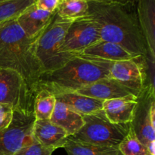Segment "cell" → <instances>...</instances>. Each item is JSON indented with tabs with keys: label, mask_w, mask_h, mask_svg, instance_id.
Returning a JSON list of instances; mask_svg holds the SVG:
<instances>
[{
	"label": "cell",
	"mask_w": 155,
	"mask_h": 155,
	"mask_svg": "<svg viewBox=\"0 0 155 155\" xmlns=\"http://www.w3.org/2000/svg\"><path fill=\"white\" fill-rule=\"evenodd\" d=\"M88 9L86 0H61L56 14L64 19L74 21L86 16Z\"/></svg>",
	"instance_id": "ffe728a7"
},
{
	"label": "cell",
	"mask_w": 155,
	"mask_h": 155,
	"mask_svg": "<svg viewBox=\"0 0 155 155\" xmlns=\"http://www.w3.org/2000/svg\"><path fill=\"white\" fill-rule=\"evenodd\" d=\"M0 24H1V23H0Z\"/></svg>",
	"instance_id": "f546056e"
},
{
	"label": "cell",
	"mask_w": 155,
	"mask_h": 155,
	"mask_svg": "<svg viewBox=\"0 0 155 155\" xmlns=\"http://www.w3.org/2000/svg\"><path fill=\"white\" fill-rule=\"evenodd\" d=\"M137 98H123L104 101L102 109L111 123H131L137 106Z\"/></svg>",
	"instance_id": "2e32d148"
},
{
	"label": "cell",
	"mask_w": 155,
	"mask_h": 155,
	"mask_svg": "<svg viewBox=\"0 0 155 155\" xmlns=\"http://www.w3.org/2000/svg\"><path fill=\"white\" fill-rule=\"evenodd\" d=\"M36 42L24 33L16 19L0 24V69L18 72L36 94L44 71L36 55Z\"/></svg>",
	"instance_id": "7a4b0ae2"
},
{
	"label": "cell",
	"mask_w": 155,
	"mask_h": 155,
	"mask_svg": "<svg viewBox=\"0 0 155 155\" xmlns=\"http://www.w3.org/2000/svg\"><path fill=\"white\" fill-rule=\"evenodd\" d=\"M34 112L14 110L13 118L5 130L0 131V155H15L23 147L34 141Z\"/></svg>",
	"instance_id": "52a82bcc"
},
{
	"label": "cell",
	"mask_w": 155,
	"mask_h": 155,
	"mask_svg": "<svg viewBox=\"0 0 155 155\" xmlns=\"http://www.w3.org/2000/svg\"><path fill=\"white\" fill-rule=\"evenodd\" d=\"M118 148L123 155H149L146 147L136 136L132 125L128 134L118 145Z\"/></svg>",
	"instance_id": "603a6c76"
},
{
	"label": "cell",
	"mask_w": 155,
	"mask_h": 155,
	"mask_svg": "<svg viewBox=\"0 0 155 155\" xmlns=\"http://www.w3.org/2000/svg\"><path fill=\"white\" fill-rule=\"evenodd\" d=\"M73 21L61 18L55 12L50 24L36 39L35 51L44 73L61 68L75 56L60 51L67 31Z\"/></svg>",
	"instance_id": "277c9868"
},
{
	"label": "cell",
	"mask_w": 155,
	"mask_h": 155,
	"mask_svg": "<svg viewBox=\"0 0 155 155\" xmlns=\"http://www.w3.org/2000/svg\"><path fill=\"white\" fill-rule=\"evenodd\" d=\"M36 0H5L0 1V23L16 19Z\"/></svg>",
	"instance_id": "7402d4cb"
},
{
	"label": "cell",
	"mask_w": 155,
	"mask_h": 155,
	"mask_svg": "<svg viewBox=\"0 0 155 155\" xmlns=\"http://www.w3.org/2000/svg\"><path fill=\"white\" fill-rule=\"evenodd\" d=\"M64 148L68 155H123L118 147L86 143L71 136L68 138Z\"/></svg>",
	"instance_id": "d6986e66"
},
{
	"label": "cell",
	"mask_w": 155,
	"mask_h": 155,
	"mask_svg": "<svg viewBox=\"0 0 155 155\" xmlns=\"http://www.w3.org/2000/svg\"><path fill=\"white\" fill-rule=\"evenodd\" d=\"M88 5L87 15L98 24L101 40L120 45L135 58L149 57L136 5L92 1Z\"/></svg>",
	"instance_id": "6da1fadb"
},
{
	"label": "cell",
	"mask_w": 155,
	"mask_h": 155,
	"mask_svg": "<svg viewBox=\"0 0 155 155\" xmlns=\"http://www.w3.org/2000/svg\"><path fill=\"white\" fill-rule=\"evenodd\" d=\"M56 98L45 89H39L36 94L33 112L36 120H50L55 106Z\"/></svg>",
	"instance_id": "44dd1931"
},
{
	"label": "cell",
	"mask_w": 155,
	"mask_h": 155,
	"mask_svg": "<svg viewBox=\"0 0 155 155\" xmlns=\"http://www.w3.org/2000/svg\"><path fill=\"white\" fill-rule=\"evenodd\" d=\"M56 101L66 104L82 115L90 114L102 110L104 101L90 98L77 92H67L54 95Z\"/></svg>",
	"instance_id": "ac0fdd59"
},
{
	"label": "cell",
	"mask_w": 155,
	"mask_h": 155,
	"mask_svg": "<svg viewBox=\"0 0 155 155\" xmlns=\"http://www.w3.org/2000/svg\"><path fill=\"white\" fill-rule=\"evenodd\" d=\"M146 148L149 155H155V141L150 142L146 146Z\"/></svg>",
	"instance_id": "83f0119b"
},
{
	"label": "cell",
	"mask_w": 155,
	"mask_h": 155,
	"mask_svg": "<svg viewBox=\"0 0 155 155\" xmlns=\"http://www.w3.org/2000/svg\"><path fill=\"white\" fill-rule=\"evenodd\" d=\"M55 12H48L37 8L35 4L27 8L16 21L23 31L30 39H37L54 18Z\"/></svg>",
	"instance_id": "7c38bea8"
},
{
	"label": "cell",
	"mask_w": 155,
	"mask_h": 155,
	"mask_svg": "<svg viewBox=\"0 0 155 155\" xmlns=\"http://www.w3.org/2000/svg\"><path fill=\"white\" fill-rule=\"evenodd\" d=\"M76 92L102 101L123 98H137L139 96L133 90L110 77L100 79L81 88Z\"/></svg>",
	"instance_id": "8fae6325"
},
{
	"label": "cell",
	"mask_w": 155,
	"mask_h": 155,
	"mask_svg": "<svg viewBox=\"0 0 155 155\" xmlns=\"http://www.w3.org/2000/svg\"><path fill=\"white\" fill-rule=\"evenodd\" d=\"M83 117L84 125L78 133L71 137L86 143L118 147L131 127V123H111L106 117L103 109L90 114L83 115Z\"/></svg>",
	"instance_id": "5b68a950"
},
{
	"label": "cell",
	"mask_w": 155,
	"mask_h": 155,
	"mask_svg": "<svg viewBox=\"0 0 155 155\" xmlns=\"http://www.w3.org/2000/svg\"><path fill=\"white\" fill-rule=\"evenodd\" d=\"M0 1H5V0H0Z\"/></svg>",
	"instance_id": "f1b7e54d"
},
{
	"label": "cell",
	"mask_w": 155,
	"mask_h": 155,
	"mask_svg": "<svg viewBox=\"0 0 155 155\" xmlns=\"http://www.w3.org/2000/svg\"><path fill=\"white\" fill-rule=\"evenodd\" d=\"M154 101L155 90L146 86L138 96L137 106L131 122L136 136L145 147L155 141V127L151 119V106Z\"/></svg>",
	"instance_id": "30bf717a"
},
{
	"label": "cell",
	"mask_w": 155,
	"mask_h": 155,
	"mask_svg": "<svg viewBox=\"0 0 155 155\" xmlns=\"http://www.w3.org/2000/svg\"><path fill=\"white\" fill-rule=\"evenodd\" d=\"M101 40L98 24L89 16L74 20L70 25L60 51L78 54L92 44Z\"/></svg>",
	"instance_id": "ba28073f"
},
{
	"label": "cell",
	"mask_w": 155,
	"mask_h": 155,
	"mask_svg": "<svg viewBox=\"0 0 155 155\" xmlns=\"http://www.w3.org/2000/svg\"><path fill=\"white\" fill-rule=\"evenodd\" d=\"M36 93L20 74L10 69H0V103L12 106L14 110L33 112Z\"/></svg>",
	"instance_id": "8992f818"
},
{
	"label": "cell",
	"mask_w": 155,
	"mask_h": 155,
	"mask_svg": "<svg viewBox=\"0 0 155 155\" xmlns=\"http://www.w3.org/2000/svg\"><path fill=\"white\" fill-rule=\"evenodd\" d=\"M54 150L45 147L34 139L33 142L23 147L15 155H51Z\"/></svg>",
	"instance_id": "cb8c5ba5"
},
{
	"label": "cell",
	"mask_w": 155,
	"mask_h": 155,
	"mask_svg": "<svg viewBox=\"0 0 155 155\" xmlns=\"http://www.w3.org/2000/svg\"><path fill=\"white\" fill-rule=\"evenodd\" d=\"M75 55L112 62L137 58L120 45L104 40L92 44Z\"/></svg>",
	"instance_id": "9a60e30c"
},
{
	"label": "cell",
	"mask_w": 155,
	"mask_h": 155,
	"mask_svg": "<svg viewBox=\"0 0 155 155\" xmlns=\"http://www.w3.org/2000/svg\"><path fill=\"white\" fill-rule=\"evenodd\" d=\"M14 110L12 106L0 103V131L8 128L13 118Z\"/></svg>",
	"instance_id": "d4e9b609"
},
{
	"label": "cell",
	"mask_w": 155,
	"mask_h": 155,
	"mask_svg": "<svg viewBox=\"0 0 155 155\" xmlns=\"http://www.w3.org/2000/svg\"><path fill=\"white\" fill-rule=\"evenodd\" d=\"M136 6L148 55L155 60V0H137Z\"/></svg>",
	"instance_id": "4fadbf2b"
},
{
	"label": "cell",
	"mask_w": 155,
	"mask_h": 155,
	"mask_svg": "<svg viewBox=\"0 0 155 155\" xmlns=\"http://www.w3.org/2000/svg\"><path fill=\"white\" fill-rule=\"evenodd\" d=\"M33 138L41 145L53 149L64 148L69 137L65 130L55 125L50 120H36L33 128Z\"/></svg>",
	"instance_id": "5bb4252c"
},
{
	"label": "cell",
	"mask_w": 155,
	"mask_h": 155,
	"mask_svg": "<svg viewBox=\"0 0 155 155\" xmlns=\"http://www.w3.org/2000/svg\"><path fill=\"white\" fill-rule=\"evenodd\" d=\"M146 58H137L113 62L110 66V77L139 95L146 87Z\"/></svg>",
	"instance_id": "9c48e42d"
},
{
	"label": "cell",
	"mask_w": 155,
	"mask_h": 155,
	"mask_svg": "<svg viewBox=\"0 0 155 155\" xmlns=\"http://www.w3.org/2000/svg\"><path fill=\"white\" fill-rule=\"evenodd\" d=\"M112 61L74 56L57 70L41 76L39 89H45L54 95L77 92L100 79L110 77Z\"/></svg>",
	"instance_id": "3957f363"
},
{
	"label": "cell",
	"mask_w": 155,
	"mask_h": 155,
	"mask_svg": "<svg viewBox=\"0 0 155 155\" xmlns=\"http://www.w3.org/2000/svg\"><path fill=\"white\" fill-rule=\"evenodd\" d=\"M61 0H36L35 5L37 8L46 11L48 12H54L57 10Z\"/></svg>",
	"instance_id": "484cf974"
},
{
	"label": "cell",
	"mask_w": 155,
	"mask_h": 155,
	"mask_svg": "<svg viewBox=\"0 0 155 155\" xmlns=\"http://www.w3.org/2000/svg\"><path fill=\"white\" fill-rule=\"evenodd\" d=\"M87 2H98L102 3H111V4L119 5H136L137 0H86Z\"/></svg>",
	"instance_id": "4316f807"
},
{
	"label": "cell",
	"mask_w": 155,
	"mask_h": 155,
	"mask_svg": "<svg viewBox=\"0 0 155 155\" xmlns=\"http://www.w3.org/2000/svg\"><path fill=\"white\" fill-rule=\"evenodd\" d=\"M50 121L65 130L69 136H74L84 125L83 115L57 101Z\"/></svg>",
	"instance_id": "e0dca14e"
}]
</instances>
